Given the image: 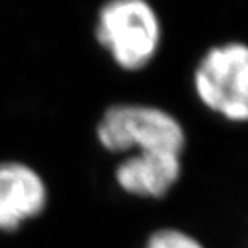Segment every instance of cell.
Instances as JSON below:
<instances>
[{"instance_id":"obj_5","label":"cell","mask_w":248,"mask_h":248,"mask_svg":"<svg viewBox=\"0 0 248 248\" xmlns=\"http://www.w3.org/2000/svg\"><path fill=\"white\" fill-rule=\"evenodd\" d=\"M182 155L172 152H139L124 155L113 172L118 188L131 197L160 200L182 177Z\"/></svg>"},{"instance_id":"obj_3","label":"cell","mask_w":248,"mask_h":248,"mask_svg":"<svg viewBox=\"0 0 248 248\" xmlns=\"http://www.w3.org/2000/svg\"><path fill=\"white\" fill-rule=\"evenodd\" d=\"M198 102L213 115L232 124L248 118V48L227 41L210 47L192 76Z\"/></svg>"},{"instance_id":"obj_4","label":"cell","mask_w":248,"mask_h":248,"mask_svg":"<svg viewBox=\"0 0 248 248\" xmlns=\"http://www.w3.org/2000/svg\"><path fill=\"white\" fill-rule=\"evenodd\" d=\"M48 205V187L36 168L18 160L0 161V232H15Z\"/></svg>"},{"instance_id":"obj_1","label":"cell","mask_w":248,"mask_h":248,"mask_svg":"<svg viewBox=\"0 0 248 248\" xmlns=\"http://www.w3.org/2000/svg\"><path fill=\"white\" fill-rule=\"evenodd\" d=\"M95 39L110 60L126 73L155 62L163 41V24L148 0H107L97 13Z\"/></svg>"},{"instance_id":"obj_6","label":"cell","mask_w":248,"mask_h":248,"mask_svg":"<svg viewBox=\"0 0 248 248\" xmlns=\"http://www.w3.org/2000/svg\"><path fill=\"white\" fill-rule=\"evenodd\" d=\"M143 248H206L190 232L179 227H161L147 237Z\"/></svg>"},{"instance_id":"obj_2","label":"cell","mask_w":248,"mask_h":248,"mask_svg":"<svg viewBox=\"0 0 248 248\" xmlns=\"http://www.w3.org/2000/svg\"><path fill=\"white\" fill-rule=\"evenodd\" d=\"M97 142L105 152L129 155L139 152H172L184 155L186 127L171 111L148 103H115L95 126Z\"/></svg>"}]
</instances>
